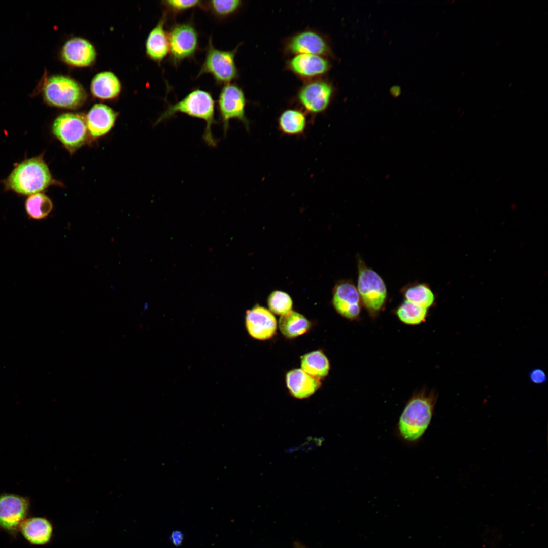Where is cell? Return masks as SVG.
Instances as JSON below:
<instances>
[{
  "label": "cell",
  "instance_id": "cell-25",
  "mask_svg": "<svg viewBox=\"0 0 548 548\" xmlns=\"http://www.w3.org/2000/svg\"><path fill=\"white\" fill-rule=\"evenodd\" d=\"M306 123L305 115L295 109L284 111L281 114L278 121L280 130L284 134L291 135L303 133Z\"/></svg>",
  "mask_w": 548,
  "mask_h": 548
},
{
  "label": "cell",
  "instance_id": "cell-22",
  "mask_svg": "<svg viewBox=\"0 0 548 548\" xmlns=\"http://www.w3.org/2000/svg\"><path fill=\"white\" fill-rule=\"evenodd\" d=\"M404 300L428 309L435 301L434 294L428 284L418 281L406 284L400 291Z\"/></svg>",
  "mask_w": 548,
  "mask_h": 548
},
{
  "label": "cell",
  "instance_id": "cell-5",
  "mask_svg": "<svg viewBox=\"0 0 548 548\" xmlns=\"http://www.w3.org/2000/svg\"><path fill=\"white\" fill-rule=\"evenodd\" d=\"M358 279L357 288L362 305L370 315H377L384 308L388 297L386 285L382 277L368 267L362 258L357 256Z\"/></svg>",
  "mask_w": 548,
  "mask_h": 548
},
{
  "label": "cell",
  "instance_id": "cell-32",
  "mask_svg": "<svg viewBox=\"0 0 548 548\" xmlns=\"http://www.w3.org/2000/svg\"><path fill=\"white\" fill-rule=\"evenodd\" d=\"M170 541L175 546H179L183 540V534L182 532L177 530L173 531L170 535Z\"/></svg>",
  "mask_w": 548,
  "mask_h": 548
},
{
  "label": "cell",
  "instance_id": "cell-12",
  "mask_svg": "<svg viewBox=\"0 0 548 548\" xmlns=\"http://www.w3.org/2000/svg\"><path fill=\"white\" fill-rule=\"evenodd\" d=\"M245 325L252 337L262 340L271 338L277 328V320L272 313L258 305L247 311Z\"/></svg>",
  "mask_w": 548,
  "mask_h": 548
},
{
  "label": "cell",
  "instance_id": "cell-7",
  "mask_svg": "<svg viewBox=\"0 0 548 548\" xmlns=\"http://www.w3.org/2000/svg\"><path fill=\"white\" fill-rule=\"evenodd\" d=\"M237 50V48L230 51L218 49L214 46L212 38L210 37L205 59L197 78L204 74H210L218 84L230 83L238 77L235 62Z\"/></svg>",
  "mask_w": 548,
  "mask_h": 548
},
{
  "label": "cell",
  "instance_id": "cell-30",
  "mask_svg": "<svg viewBox=\"0 0 548 548\" xmlns=\"http://www.w3.org/2000/svg\"><path fill=\"white\" fill-rule=\"evenodd\" d=\"M202 3L203 2L198 0H165L162 1V5L173 15L194 7L201 6L203 5Z\"/></svg>",
  "mask_w": 548,
  "mask_h": 548
},
{
  "label": "cell",
  "instance_id": "cell-6",
  "mask_svg": "<svg viewBox=\"0 0 548 548\" xmlns=\"http://www.w3.org/2000/svg\"><path fill=\"white\" fill-rule=\"evenodd\" d=\"M52 131L71 154L85 145L90 135L85 116L77 113H63L57 117Z\"/></svg>",
  "mask_w": 548,
  "mask_h": 548
},
{
  "label": "cell",
  "instance_id": "cell-4",
  "mask_svg": "<svg viewBox=\"0 0 548 548\" xmlns=\"http://www.w3.org/2000/svg\"><path fill=\"white\" fill-rule=\"evenodd\" d=\"M44 100L51 106L75 109L81 107L87 98L82 86L66 76L56 75L48 78L43 86Z\"/></svg>",
  "mask_w": 548,
  "mask_h": 548
},
{
  "label": "cell",
  "instance_id": "cell-11",
  "mask_svg": "<svg viewBox=\"0 0 548 548\" xmlns=\"http://www.w3.org/2000/svg\"><path fill=\"white\" fill-rule=\"evenodd\" d=\"M29 502L25 498L13 494L0 495V526L15 531L21 526L27 514Z\"/></svg>",
  "mask_w": 548,
  "mask_h": 548
},
{
  "label": "cell",
  "instance_id": "cell-24",
  "mask_svg": "<svg viewBox=\"0 0 548 548\" xmlns=\"http://www.w3.org/2000/svg\"><path fill=\"white\" fill-rule=\"evenodd\" d=\"M302 370L309 375L319 379L327 375L330 369L329 361L320 350L309 352L301 358Z\"/></svg>",
  "mask_w": 548,
  "mask_h": 548
},
{
  "label": "cell",
  "instance_id": "cell-19",
  "mask_svg": "<svg viewBox=\"0 0 548 548\" xmlns=\"http://www.w3.org/2000/svg\"><path fill=\"white\" fill-rule=\"evenodd\" d=\"M290 68L296 74L305 77L323 74L329 68L328 61L320 55L297 54L289 61Z\"/></svg>",
  "mask_w": 548,
  "mask_h": 548
},
{
  "label": "cell",
  "instance_id": "cell-29",
  "mask_svg": "<svg viewBox=\"0 0 548 548\" xmlns=\"http://www.w3.org/2000/svg\"><path fill=\"white\" fill-rule=\"evenodd\" d=\"M240 0H213L207 2V8L215 16L226 17L236 11L241 5Z\"/></svg>",
  "mask_w": 548,
  "mask_h": 548
},
{
  "label": "cell",
  "instance_id": "cell-2",
  "mask_svg": "<svg viewBox=\"0 0 548 548\" xmlns=\"http://www.w3.org/2000/svg\"><path fill=\"white\" fill-rule=\"evenodd\" d=\"M2 183L6 190L28 196L42 192L51 185L60 184L53 178L43 155L17 164Z\"/></svg>",
  "mask_w": 548,
  "mask_h": 548
},
{
  "label": "cell",
  "instance_id": "cell-9",
  "mask_svg": "<svg viewBox=\"0 0 548 548\" xmlns=\"http://www.w3.org/2000/svg\"><path fill=\"white\" fill-rule=\"evenodd\" d=\"M246 104L244 93L237 85L229 83L223 86L217 106L224 135H226L231 119H237L248 129L249 122L245 115Z\"/></svg>",
  "mask_w": 548,
  "mask_h": 548
},
{
  "label": "cell",
  "instance_id": "cell-13",
  "mask_svg": "<svg viewBox=\"0 0 548 548\" xmlns=\"http://www.w3.org/2000/svg\"><path fill=\"white\" fill-rule=\"evenodd\" d=\"M333 94L332 86L327 82L317 81L304 86L298 93L300 103L308 111L317 113L325 110Z\"/></svg>",
  "mask_w": 548,
  "mask_h": 548
},
{
  "label": "cell",
  "instance_id": "cell-31",
  "mask_svg": "<svg viewBox=\"0 0 548 548\" xmlns=\"http://www.w3.org/2000/svg\"><path fill=\"white\" fill-rule=\"evenodd\" d=\"M529 377L531 381L535 384H542L547 380L544 372L539 368L532 370L530 373Z\"/></svg>",
  "mask_w": 548,
  "mask_h": 548
},
{
  "label": "cell",
  "instance_id": "cell-1",
  "mask_svg": "<svg viewBox=\"0 0 548 548\" xmlns=\"http://www.w3.org/2000/svg\"><path fill=\"white\" fill-rule=\"evenodd\" d=\"M437 396L434 391L421 389L413 394L406 403L396 426L398 437L404 442H418L428 429Z\"/></svg>",
  "mask_w": 548,
  "mask_h": 548
},
{
  "label": "cell",
  "instance_id": "cell-28",
  "mask_svg": "<svg viewBox=\"0 0 548 548\" xmlns=\"http://www.w3.org/2000/svg\"><path fill=\"white\" fill-rule=\"evenodd\" d=\"M268 306L272 313L283 315L291 311L293 302L287 293L282 291H273L269 295Z\"/></svg>",
  "mask_w": 548,
  "mask_h": 548
},
{
  "label": "cell",
  "instance_id": "cell-21",
  "mask_svg": "<svg viewBox=\"0 0 548 548\" xmlns=\"http://www.w3.org/2000/svg\"><path fill=\"white\" fill-rule=\"evenodd\" d=\"M120 82L115 74L110 71H103L93 78L90 90L92 95L103 100L112 99L120 93Z\"/></svg>",
  "mask_w": 548,
  "mask_h": 548
},
{
  "label": "cell",
  "instance_id": "cell-33",
  "mask_svg": "<svg viewBox=\"0 0 548 548\" xmlns=\"http://www.w3.org/2000/svg\"><path fill=\"white\" fill-rule=\"evenodd\" d=\"M294 548H304V547H303V546H302V545L301 544H300V543H296V544H295V547H294Z\"/></svg>",
  "mask_w": 548,
  "mask_h": 548
},
{
  "label": "cell",
  "instance_id": "cell-16",
  "mask_svg": "<svg viewBox=\"0 0 548 548\" xmlns=\"http://www.w3.org/2000/svg\"><path fill=\"white\" fill-rule=\"evenodd\" d=\"M167 15L165 12L155 26L149 33L145 42L147 56L160 64L169 53L168 33L165 29Z\"/></svg>",
  "mask_w": 548,
  "mask_h": 548
},
{
  "label": "cell",
  "instance_id": "cell-15",
  "mask_svg": "<svg viewBox=\"0 0 548 548\" xmlns=\"http://www.w3.org/2000/svg\"><path fill=\"white\" fill-rule=\"evenodd\" d=\"M118 114L111 108L103 104H96L85 116L89 135L93 138H100L114 126Z\"/></svg>",
  "mask_w": 548,
  "mask_h": 548
},
{
  "label": "cell",
  "instance_id": "cell-10",
  "mask_svg": "<svg viewBox=\"0 0 548 548\" xmlns=\"http://www.w3.org/2000/svg\"><path fill=\"white\" fill-rule=\"evenodd\" d=\"M332 304L345 318L354 320L359 317L362 305L357 287L351 280L337 282L333 289Z\"/></svg>",
  "mask_w": 548,
  "mask_h": 548
},
{
  "label": "cell",
  "instance_id": "cell-27",
  "mask_svg": "<svg viewBox=\"0 0 548 548\" xmlns=\"http://www.w3.org/2000/svg\"><path fill=\"white\" fill-rule=\"evenodd\" d=\"M428 309L414 304L404 300L396 309L395 313L403 323L415 325L425 320Z\"/></svg>",
  "mask_w": 548,
  "mask_h": 548
},
{
  "label": "cell",
  "instance_id": "cell-14",
  "mask_svg": "<svg viewBox=\"0 0 548 548\" xmlns=\"http://www.w3.org/2000/svg\"><path fill=\"white\" fill-rule=\"evenodd\" d=\"M62 60L67 64L76 67H86L95 61L96 52L93 45L88 40L81 37L68 40L61 50Z\"/></svg>",
  "mask_w": 548,
  "mask_h": 548
},
{
  "label": "cell",
  "instance_id": "cell-8",
  "mask_svg": "<svg viewBox=\"0 0 548 548\" xmlns=\"http://www.w3.org/2000/svg\"><path fill=\"white\" fill-rule=\"evenodd\" d=\"M169 60L178 66L183 60L193 57L198 47V34L190 23L173 25L168 33Z\"/></svg>",
  "mask_w": 548,
  "mask_h": 548
},
{
  "label": "cell",
  "instance_id": "cell-3",
  "mask_svg": "<svg viewBox=\"0 0 548 548\" xmlns=\"http://www.w3.org/2000/svg\"><path fill=\"white\" fill-rule=\"evenodd\" d=\"M178 113L203 120L206 127L203 139L211 147H215L218 141L214 138L212 128L217 123L215 118V101L212 94L204 90L196 89L181 100L169 105L155 122L157 124L167 120Z\"/></svg>",
  "mask_w": 548,
  "mask_h": 548
},
{
  "label": "cell",
  "instance_id": "cell-17",
  "mask_svg": "<svg viewBox=\"0 0 548 548\" xmlns=\"http://www.w3.org/2000/svg\"><path fill=\"white\" fill-rule=\"evenodd\" d=\"M288 50L297 54H306L317 55L329 53L328 45L319 34L305 31L293 36L288 44Z\"/></svg>",
  "mask_w": 548,
  "mask_h": 548
},
{
  "label": "cell",
  "instance_id": "cell-20",
  "mask_svg": "<svg viewBox=\"0 0 548 548\" xmlns=\"http://www.w3.org/2000/svg\"><path fill=\"white\" fill-rule=\"evenodd\" d=\"M20 526L23 536L34 544H47L52 536L53 526L45 518L33 517L26 519Z\"/></svg>",
  "mask_w": 548,
  "mask_h": 548
},
{
  "label": "cell",
  "instance_id": "cell-18",
  "mask_svg": "<svg viewBox=\"0 0 548 548\" xmlns=\"http://www.w3.org/2000/svg\"><path fill=\"white\" fill-rule=\"evenodd\" d=\"M286 381L291 395L298 399L310 397L321 385L319 379L309 375L300 369H294L287 372Z\"/></svg>",
  "mask_w": 548,
  "mask_h": 548
},
{
  "label": "cell",
  "instance_id": "cell-26",
  "mask_svg": "<svg viewBox=\"0 0 548 548\" xmlns=\"http://www.w3.org/2000/svg\"><path fill=\"white\" fill-rule=\"evenodd\" d=\"M27 215L32 219L40 220L47 217L53 209L50 198L40 192L28 196L25 202Z\"/></svg>",
  "mask_w": 548,
  "mask_h": 548
},
{
  "label": "cell",
  "instance_id": "cell-23",
  "mask_svg": "<svg viewBox=\"0 0 548 548\" xmlns=\"http://www.w3.org/2000/svg\"><path fill=\"white\" fill-rule=\"evenodd\" d=\"M311 326L310 322L304 316L292 310L281 315L279 322L282 334L288 338L297 337L305 333Z\"/></svg>",
  "mask_w": 548,
  "mask_h": 548
}]
</instances>
